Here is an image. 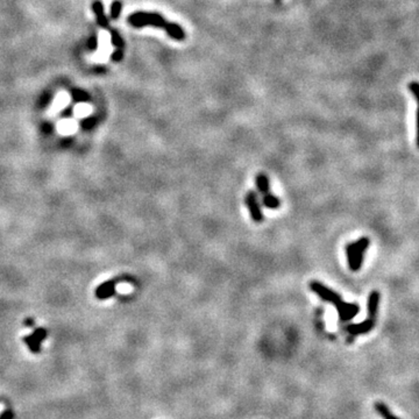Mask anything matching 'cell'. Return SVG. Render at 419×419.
Returning a JSON list of instances; mask_svg holds the SVG:
<instances>
[{
  "mask_svg": "<svg viewBox=\"0 0 419 419\" xmlns=\"http://www.w3.org/2000/svg\"><path fill=\"white\" fill-rule=\"evenodd\" d=\"M24 326H27V327L34 326V319H32V318H27V319L24 320Z\"/></svg>",
  "mask_w": 419,
  "mask_h": 419,
  "instance_id": "9a60e30c",
  "label": "cell"
},
{
  "mask_svg": "<svg viewBox=\"0 0 419 419\" xmlns=\"http://www.w3.org/2000/svg\"><path fill=\"white\" fill-rule=\"evenodd\" d=\"M408 88L412 96L417 102V112H416V142L419 148V82H411L408 84Z\"/></svg>",
  "mask_w": 419,
  "mask_h": 419,
  "instance_id": "ba28073f",
  "label": "cell"
},
{
  "mask_svg": "<svg viewBox=\"0 0 419 419\" xmlns=\"http://www.w3.org/2000/svg\"><path fill=\"white\" fill-rule=\"evenodd\" d=\"M14 414L12 410H5L1 415H0V419H13Z\"/></svg>",
  "mask_w": 419,
  "mask_h": 419,
  "instance_id": "5bb4252c",
  "label": "cell"
},
{
  "mask_svg": "<svg viewBox=\"0 0 419 419\" xmlns=\"http://www.w3.org/2000/svg\"><path fill=\"white\" fill-rule=\"evenodd\" d=\"M310 289L313 291L316 295L319 296L324 302L331 303L338 311L339 318H340L341 322H348L352 318H354L359 313L360 307L357 304H352V303H346L342 301L341 296L339 293L333 291L317 281H312L310 283Z\"/></svg>",
  "mask_w": 419,
  "mask_h": 419,
  "instance_id": "6da1fadb",
  "label": "cell"
},
{
  "mask_svg": "<svg viewBox=\"0 0 419 419\" xmlns=\"http://www.w3.org/2000/svg\"><path fill=\"white\" fill-rule=\"evenodd\" d=\"M369 243L371 240L368 238H361L355 243H351L346 246L348 267L352 271H359L362 267Z\"/></svg>",
  "mask_w": 419,
  "mask_h": 419,
  "instance_id": "3957f363",
  "label": "cell"
},
{
  "mask_svg": "<svg viewBox=\"0 0 419 419\" xmlns=\"http://www.w3.org/2000/svg\"><path fill=\"white\" fill-rule=\"evenodd\" d=\"M92 7H93L94 13H96V15H97L98 22H99L100 26H103V27L108 26V20H106L105 15H104V11H103L104 8H103V4H102V2H100V1L93 2Z\"/></svg>",
  "mask_w": 419,
  "mask_h": 419,
  "instance_id": "7c38bea8",
  "label": "cell"
},
{
  "mask_svg": "<svg viewBox=\"0 0 419 419\" xmlns=\"http://www.w3.org/2000/svg\"><path fill=\"white\" fill-rule=\"evenodd\" d=\"M375 323H376V319L368 317L365 322L360 324H354V325H348L346 331L350 333L352 336H355L359 334H366V333H369L373 329H374Z\"/></svg>",
  "mask_w": 419,
  "mask_h": 419,
  "instance_id": "8992f818",
  "label": "cell"
},
{
  "mask_svg": "<svg viewBox=\"0 0 419 419\" xmlns=\"http://www.w3.org/2000/svg\"><path fill=\"white\" fill-rule=\"evenodd\" d=\"M256 183V188H258V191L261 195H265L268 194V192H270V184H269V178L268 176L265 175V174H258V176H256L255 179Z\"/></svg>",
  "mask_w": 419,
  "mask_h": 419,
  "instance_id": "9c48e42d",
  "label": "cell"
},
{
  "mask_svg": "<svg viewBox=\"0 0 419 419\" xmlns=\"http://www.w3.org/2000/svg\"><path fill=\"white\" fill-rule=\"evenodd\" d=\"M374 408L376 410V412H377V414L380 415L383 419H399L390 411V409L388 408L383 402H376L374 404Z\"/></svg>",
  "mask_w": 419,
  "mask_h": 419,
  "instance_id": "8fae6325",
  "label": "cell"
},
{
  "mask_svg": "<svg viewBox=\"0 0 419 419\" xmlns=\"http://www.w3.org/2000/svg\"><path fill=\"white\" fill-rule=\"evenodd\" d=\"M121 2L119 0H115L114 2L111 5V17L113 19H117L119 15L121 13Z\"/></svg>",
  "mask_w": 419,
  "mask_h": 419,
  "instance_id": "4fadbf2b",
  "label": "cell"
},
{
  "mask_svg": "<svg viewBox=\"0 0 419 419\" xmlns=\"http://www.w3.org/2000/svg\"><path fill=\"white\" fill-rule=\"evenodd\" d=\"M262 205H264L265 207H267V209L276 210L281 206V199L277 198L275 195L268 192V194L262 195Z\"/></svg>",
  "mask_w": 419,
  "mask_h": 419,
  "instance_id": "30bf717a",
  "label": "cell"
},
{
  "mask_svg": "<svg viewBox=\"0 0 419 419\" xmlns=\"http://www.w3.org/2000/svg\"><path fill=\"white\" fill-rule=\"evenodd\" d=\"M47 330L44 329V327H38V329L34 330V332H33L32 334L24 335L23 341L26 342V345L33 353H40L42 341L47 338Z\"/></svg>",
  "mask_w": 419,
  "mask_h": 419,
  "instance_id": "5b68a950",
  "label": "cell"
},
{
  "mask_svg": "<svg viewBox=\"0 0 419 419\" xmlns=\"http://www.w3.org/2000/svg\"><path fill=\"white\" fill-rule=\"evenodd\" d=\"M128 22L133 24L134 27H143V26L158 27V28L166 30L171 38L177 40V41H183L185 38V33L184 30L182 29V27L176 23L167 22V21L163 19V17H161V15L155 14V13H143V12L134 13L128 18Z\"/></svg>",
  "mask_w": 419,
  "mask_h": 419,
  "instance_id": "7a4b0ae2",
  "label": "cell"
},
{
  "mask_svg": "<svg viewBox=\"0 0 419 419\" xmlns=\"http://www.w3.org/2000/svg\"><path fill=\"white\" fill-rule=\"evenodd\" d=\"M244 201H246L247 205V209H248L249 213H250V218L253 219L254 222H262L264 221L265 217H264V212H262L261 209V205L259 203L258 199V196L254 191H249L248 194L246 195V198H244Z\"/></svg>",
  "mask_w": 419,
  "mask_h": 419,
  "instance_id": "277c9868",
  "label": "cell"
},
{
  "mask_svg": "<svg viewBox=\"0 0 419 419\" xmlns=\"http://www.w3.org/2000/svg\"><path fill=\"white\" fill-rule=\"evenodd\" d=\"M115 293V282L114 281H106L97 287L96 297L98 299H108Z\"/></svg>",
  "mask_w": 419,
  "mask_h": 419,
  "instance_id": "52a82bcc",
  "label": "cell"
}]
</instances>
